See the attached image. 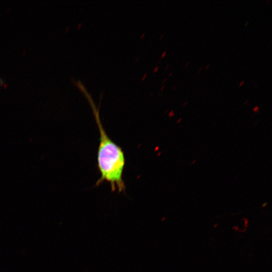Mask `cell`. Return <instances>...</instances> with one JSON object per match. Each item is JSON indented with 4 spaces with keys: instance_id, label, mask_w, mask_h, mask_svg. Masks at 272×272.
<instances>
[{
    "instance_id": "obj_1",
    "label": "cell",
    "mask_w": 272,
    "mask_h": 272,
    "mask_svg": "<svg viewBox=\"0 0 272 272\" xmlns=\"http://www.w3.org/2000/svg\"><path fill=\"white\" fill-rule=\"evenodd\" d=\"M89 100L92 106L99 132V144L97 153V165L100 177L96 182L99 185L104 181L108 182L112 191L125 190L123 172L125 163L122 148L108 135L102 124L98 109L91 97Z\"/></svg>"
},
{
    "instance_id": "obj_2",
    "label": "cell",
    "mask_w": 272,
    "mask_h": 272,
    "mask_svg": "<svg viewBox=\"0 0 272 272\" xmlns=\"http://www.w3.org/2000/svg\"><path fill=\"white\" fill-rule=\"evenodd\" d=\"M259 108L258 106H255L253 109V111L255 112H257L259 111Z\"/></svg>"
},
{
    "instance_id": "obj_3",
    "label": "cell",
    "mask_w": 272,
    "mask_h": 272,
    "mask_svg": "<svg viewBox=\"0 0 272 272\" xmlns=\"http://www.w3.org/2000/svg\"><path fill=\"white\" fill-rule=\"evenodd\" d=\"M245 83V81H242L239 84V87H241Z\"/></svg>"
},
{
    "instance_id": "obj_4",
    "label": "cell",
    "mask_w": 272,
    "mask_h": 272,
    "mask_svg": "<svg viewBox=\"0 0 272 272\" xmlns=\"http://www.w3.org/2000/svg\"><path fill=\"white\" fill-rule=\"evenodd\" d=\"M189 64V61H188V62H186V64H185L184 67H187V66H188Z\"/></svg>"
},
{
    "instance_id": "obj_5",
    "label": "cell",
    "mask_w": 272,
    "mask_h": 272,
    "mask_svg": "<svg viewBox=\"0 0 272 272\" xmlns=\"http://www.w3.org/2000/svg\"><path fill=\"white\" fill-rule=\"evenodd\" d=\"M209 66H210V64H207L206 66L205 67V70H207V69L209 67Z\"/></svg>"
},
{
    "instance_id": "obj_6",
    "label": "cell",
    "mask_w": 272,
    "mask_h": 272,
    "mask_svg": "<svg viewBox=\"0 0 272 272\" xmlns=\"http://www.w3.org/2000/svg\"><path fill=\"white\" fill-rule=\"evenodd\" d=\"M201 70H202V67H200L199 69H198V70L197 73V74L201 72Z\"/></svg>"
},
{
    "instance_id": "obj_7",
    "label": "cell",
    "mask_w": 272,
    "mask_h": 272,
    "mask_svg": "<svg viewBox=\"0 0 272 272\" xmlns=\"http://www.w3.org/2000/svg\"><path fill=\"white\" fill-rule=\"evenodd\" d=\"M270 2V0H266V3L267 4H269V3Z\"/></svg>"
},
{
    "instance_id": "obj_8",
    "label": "cell",
    "mask_w": 272,
    "mask_h": 272,
    "mask_svg": "<svg viewBox=\"0 0 272 272\" xmlns=\"http://www.w3.org/2000/svg\"><path fill=\"white\" fill-rule=\"evenodd\" d=\"M249 100H247L244 103V104H246L248 102Z\"/></svg>"
},
{
    "instance_id": "obj_9",
    "label": "cell",
    "mask_w": 272,
    "mask_h": 272,
    "mask_svg": "<svg viewBox=\"0 0 272 272\" xmlns=\"http://www.w3.org/2000/svg\"><path fill=\"white\" fill-rule=\"evenodd\" d=\"M187 103V102L186 101L183 105V106H184Z\"/></svg>"
},
{
    "instance_id": "obj_10",
    "label": "cell",
    "mask_w": 272,
    "mask_h": 272,
    "mask_svg": "<svg viewBox=\"0 0 272 272\" xmlns=\"http://www.w3.org/2000/svg\"><path fill=\"white\" fill-rule=\"evenodd\" d=\"M172 73H171L169 74V76L172 75Z\"/></svg>"
}]
</instances>
